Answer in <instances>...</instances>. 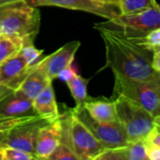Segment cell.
Returning a JSON list of instances; mask_svg holds the SVG:
<instances>
[{
  "instance_id": "6da1fadb",
  "label": "cell",
  "mask_w": 160,
  "mask_h": 160,
  "mask_svg": "<svg viewBox=\"0 0 160 160\" xmlns=\"http://www.w3.org/2000/svg\"><path fill=\"white\" fill-rule=\"evenodd\" d=\"M105 44L106 65L113 74L133 80H145L156 73L152 68L153 52L104 27L95 26Z\"/></svg>"
},
{
  "instance_id": "7a4b0ae2",
  "label": "cell",
  "mask_w": 160,
  "mask_h": 160,
  "mask_svg": "<svg viewBox=\"0 0 160 160\" xmlns=\"http://www.w3.org/2000/svg\"><path fill=\"white\" fill-rule=\"evenodd\" d=\"M0 25L3 34L34 44L39 32L40 12L38 8L28 5L24 0L6 4L0 7Z\"/></svg>"
},
{
  "instance_id": "3957f363",
  "label": "cell",
  "mask_w": 160,
  "mask_h": 160,
  "mask_svg": "<svg viewBox=\"0 0 160 160\" xmlns=\"http://www.w3.org/2000/svg\"><path fill=\"white\" fill-rule=\"evenodd\" d=\"M114 75V87L112 99L123 94L146 109L154 117L160 116V73L145 80L128 79Z\"/></svg>"
},
{
  "instance_id": "277c9868",
  "label": "cell",
  "mask_w": 160,
  "mask_h": 160,
  "mask_svg": "<svg viewBox=\"0 0 160 160\" xmlns=\"http://www.w3.org/2000/svg\"><path fill=\"white\" fill-rule=\"evenodd\" d=\"M112 100L115 103L118 120L127 131L128 142L145 140L156 126L155 117L139 102L123 94L116 96Z\"/></svg>"
},
{
  "instance_id": "5b68a950",
  "label": "cell",
  "mask_w": 160,
  "mask_h": 160,
  "mask_svg": "<svg viewBox=\"0 0 160 160\" xmlns=\"http://www.w3.org/2000/svg\"><path fill=\"white\" fill-rule=\"evenodd\" d=\"M95 26L107 28L130 40H134L143 38L150 31L160 27V10L157 4L141 13H120L112 20L96 23Z\"/></svg>"
},
{
  "instance_id": "8992f818",
  "label": "cell",
  "mask_w": 160,
  "mask_h": 160,
  "mask_svg": "<svg viewBox=\"0 0 160 160\" xmlns=\"http://www.w3.org/2000/svg\"><path fill=\"white\" fill-rule=\"evenodd\" d=\"M71 110L74 115L88 128L106 149L119 148L128 143L127 131L119 120L101 123L92 118L83 106H75Z\"/></svg>"
},
{
  "instance_id": "52a82bcc",
  "label": "cell",
  "mask_w": 160,
  "mask_h": 160,
  "mask_svg": "<svg viewBox=\"0 0 160 160\" xmlns=\"http://www.w3.org/2000/svg\"><path fill=\"white\" fill-rule=\"evenodd\" d=\"M47 123L49 121L38 115L21 123L10 128L4 135L0 141V145H8L33 155L38 134Z\"/></svg>"
},
{
  "instance_id": "ba28073f",
  "label": "cell",
  "mask_w": 160,
  "mask_h": 160,
  "mask_svg": "<svg viewBox=\"0 0 160 160\" xmlns=\"http://www.w3.org/2000/svg\"><path fill=\"white\" fill-rule=\"evenodd\" d=\"M32 7H59L72 10H80L98 15L107 20L118 16L120 8L115 5L105 4L95 0H24Z\"/></svg>"
},
{
  "instance_id": "9c48e42d",
  "label": "cell",
  "mask_w": 160,
  "mask_h": 160,
  "mask_svg": "<svg viewBox=\"0 0 160 160\" xmlns=\"http://www.w3.org/2000/svg\"><path fill=\"white\" fill-rule=\"evenodd\" d=\"M70 134L74 152L80 160H96L106 149L73 112L71 117Z\"/></svg>"
},
{
  "instance_id": "30bf717a",
  "label": "cell",
  "mask_w": 160,
  "mask_h": 160,
  "mask_svg": "<svg viewBox=\"0 0 160 160\" xmlns=\"http://www.w3.org/2000/svg\"><path fill=\"white\" fill-rule=\"evenodd\" d=\"M34 66L29 67L20 53L0 65V100L21 88Z\"/></svg>"
},
{
  "instance_id": "8fae6325",
  "label": "cell",
  "mask_w": 160,
  "mask_h": 160,
  "mask_svg": "<svg viewBox=\"0 0 160 160\" xmlns=\"http://www.w3.org/2000/svg\"><path fill=\"white\" fill-rule=\"evenodd\" d=\"M80 46L81 42L79 40L68 42L53 53L44 56L38 63V67L51 81H53L57 79L58 74L64 68L72 65L75 54Z\"/></svg>"
},
{
  "instance_id": "7c38bea8",
  "label": "cell",
  "mask_w": 160,
  "mask_h": 160,
  "mask_svg": "<svg viewBox=\"0 0 160 160\" xmlns=\"http://www.w3.org/2000/svg\"><path fill=\"white\" fill-rule=\"evenodd\" d=\"M60 118L44 125L40 128L36 140L35 149L33 153L34 158L36 160L49 159L50 156L54 152L60 142Z\"/></svg>"
},
{
  "instance_id": "4fadbf2b",
  "label": "cell",
  "mask_w": 160,
  "mask_h": 160,
  "mask_svg": "<svg viewBox=\"0 0 160 160\" xmlns=\"http://www.w3.org/2000/svg\"><path fill=\"white\" fill-rule=\"evenodd\" d=\"M37 115L33 100L27 98L20 89L0 100V120L22 118Z\"/></svg>"
},
{
  "instance_id": "5bb4252c",
  "label": "cell",
  "mask_w": 160,
  "mask_h": 160,
  "mask_svg": "<svg viewBox=\"0 0 160 160\" xmlns=\"http://www.w3.org/2000/svg\"><path fill=\"white\" fill-rule=\"evenodd\" d=\"M62 105V112H60V121H61V133H60V142L54 152L50 156L48 160H80L76 155L72 145L70 126L72 112L71 108L67 107L65 104Z\"/></svg>"
},
{
  "instance_id": "9a60e30c",
  "label": "cell",
  "mask_w": 160,
  "mask_h": 160,
  "mask_svg": "<svg viewBox=\"0 0 160 160\" xmlns=\"http://www.w3.org/2000/svg\"><path fill=\"white\" fill-rule=\"evenodd\" d=\"M96 160H149L145 140L130 142L127 145L105 149Z\"/></svg>"
},
{
  "instance_id": "2e32d148",
  "label": "cell",
  "mask_w": 160,
  "mask_h": 160,
  "mask_svg": "<svg viewBox=\"0 0 160 160\" xmlns=\"http://www.w3.org/2000/svg\"><path fill=\"white\" fill-rule=\"evenodd\" d=\"M83 107L91 117L98 122L109 123L118 121L115 103L111 98L103 97L94 98L88 97L83 103Z\"/></svg>"
},
{
  "instance_id": "e0dca14e",
  "label": "cell",
  "mask_w": 160,
  "mask_h": 160,
  "mask_svg": "<svg viewBox=\"0 0 160 160\" xmlns=\"http://www.w3.org/2000/svg\"><path fill=\"white\" fill-rule=\"evenodd\" d=\"M33 107L37 115L49 122H53L59 118V105L55 99L52 82L49 83L48 86L33 100Z\"/></svg>"
},
{
  "instance_id": "ac0fdd59",
  "label": "cell",
  "mask_w": 160,
  "mask_h": 160,
  "mask_svg": "<svg viewBox=\"0 0 160 160\" xmlns=\"http://www.w3.org/2000/svg\"><path fill=\"white\" fill-rule=\"evenodd\" d=\"M51 82L52 81L36 64L25 78L20 90L31 100H34Z\"/></svg>"
},
{
  "instance_id": "d6986e66",
  "label": "cell",
  "mask_w": 160,
  "mask_h": 160,
  "mask_svg": "<svg viewBox=\"0 0 160 160\" xmlns=\"http://www.w3.org/2000/svg\"><path fill=\"white\" fill-rule=\"evenodd\" d=\"M29 44L31 43L23 38L2 34L0 36V65L16 56L23 46Z\"/></svg>"
},
{
  "instance_id": "ffe728a7",
  "label": "cell",
  "mask_w": 160,
  "mask_h": 160,
  "mask_svg": "<svg viewBox=\"0 0 160 160\" xmlns=\"http://www.w3.org/2000/svg\"><path fill=\"white\" fill-rule=\"evenodd\" d=\"M91 79H85L79 74L68 81L67 83L72 98L75 100V106H83V103L88 98L87 85Z\"/></svg>"
},
{
  "instance_id": "44dd1931",
  "label": "cell",
  "mask_w": 160,
  "mask_h": 160,
  "mask_svg": "<svg viewBox=\"0 0 160 160\" xmlns=\"http://www.w3.org/2000/svg\"><path fill=\"white\" fill-rule=\"evenodd\" d=\"M158 4L157 0H120L122 14H137L143 12Z\"/></svg>"
},
{
  "instance_id": "7402d4cb",
  "label": "cell",
  "mask_w": 160,
  "mask_h": 160,
  "mask_svg": "<svg viewBox=\"0 0 160 160\" xmlns=\"http://www.w3.org/2000/svg\"><path fill=\"white\" fill-rule=\"evenodd\" d=\"M131 41L143 47L144 49L148 51H151V52L158 51L160 50V27L150 31L143 38L134 39Z\"/></svg>"
},
{
  "instance_id": "603a6c76",
  "label": "cell",
  "mask_w": 160,
  "mask_h": 160,
  "mask_svg": "<svg viewBox=\"0 0 160 160\" xmlns=\"http://www.w3.org/2000/svg\"><path fill=\"white\" fill-rule=\"evenodd\" d=\"M35 159L33 155L8 146L0 145V160H32Z\"/></svg>"
},
{
  "instance_id": "cb8c5ba5",
  "label": "cell",
  "mask_w": 160,
  "mask_h": 160,
  "mask_svg": "<svg viewBox=\"0 0 160 160\" xmlns=\"http://www.w3.org/2000/svg\"><path fill=\"white\" fill-rule=\"evenodd\" d=\"M22 57L25 60L26 64L31 67L38 64L44 56H43V50H38L34 46V44H29L23 46L20 52Z\"/></svg>"
},
{
  "instance_id": "d4e9b609",
  "label": "cell",
  "mask_w": 160,
  "mask_h": 160,
  "mask_svg": "<svg viewBox=\"0 0 160 160\" xmlns=\"http://www.w3.org/2000/svg\"><path fill=\"white\" fill-rule=\"evenodd\" d=\"M38 115H34V116H26V117H22V118H13V119H2L0 120V141L1 139L4 137V135L13 127L26 122L34 117H36Z\"/></svg>"
},
{
  "instance_id": "484cf974",
  "label": "cell",
  "mask_w": 160,
  "mask_h": 160,
  "mask_svg": "<svg viewBox=\"0 0 160 160\" xmlns=\"http://www.w3.org/2000/svg\"><path fill=\"white\" fill-rule=\"evenodd\" d=\"M145 142L160 147V128L157 125L155 126L153 130L149 133V135L145 139Z\"/></svg>"
},
{
  "instance_id": "4316f807",
  "label": "cell",
  "mask_w": 160,
  "mask_h": 160,
  "mask_svg": "<svg viewBox=\"0 0 160 160\" xmlns=\"http://www.w3.org/2000/svg\"><path fill=\"white\" fill-rule=\"evenodd\" d=\"M78 73L75 71V69L72 68V65L64 68L57 76V79H60L62 81H64L65 82H68V81H70L72 78H74Z\"/></svg>"
},
{
  "instance_id": "83f0119b",
  "label": "cell",
  "mask_w": 160,
  "mask_h": 160,
  "mask_svg": "<svg viewBox=\"0 0 160 160\" xmlns=\"http://www.w3.org/2000/svg\"><path fill=\"white\" fill-rule=\"evenodd\" d=\"M147 143V155L149 160H160V147L152 143Z\"/></svg>"
},
{
  "instance_id": "f1b7e54d",
  "label": "cell",
  "mask_w": 160,
  "mask_h": 160,
  "mask_svg": "<svg viewBox=\"0 0 160 160\" xmlns=\"http://www.w3.org/2000/svg\"><path fill=\"white\" fill-rule=\"evenodd\" d=\"M152 68L160 73V50L153 52V59H152Z\"/></svg>"
},
{
  "instance_id": "f546056e",
  "label": "cell",
  "mask_w": 160,
  "mask_h": 160,
  "mask_svg": "<svg viewBox=\"0 0 160 160\" xmlns=\"http://www.w3.org/2000/svg\"><path fill=\"white\" fill-rule=\"evenodd\" d=\"M98 2L105 3V4H111V5H115V6H120V0H95Z\"/></svg>"
},
{
  "instance_id": "4dcf8cb0",
  "label": "cell",
  "mask_w": 160,
  "mask_h": 160,
  "mask_svg": "<svg viewBox=\"0 0 160 160\" xmlns=\"http://www.w3.org/2000/svg\"><path fill=\"white\" fill-rule=\"evenodd\" d=\"M16 1H21V0H0V7L6 4H9L12 2H16Z\"/></svg>"
},
{
  "instance_id": "1f68e13d",
  "label": "cell",
  "mask_w": 160,
  "mask_h": 160,
  "mask_svg": "<svg viewBox=\"0 0 160 160\" xmlns=\"http://www.w3.org/2000/svg\"><path fill=\"white\" fill-rule=\"evenodd\" d=\"M155 123L157 126H158L160 128V116H158V117H155Z\"/></svg>"
},
{
  "instance_id": "d6a6232c",
  "label": "cell",
  "mask_w": 160,
  "mask_h": 160,
  "mask_svg": "<svg viewBox=\"0 0 160 160\" xmlns=\"http://www.w3.org/2000/svg\"><path fill=\"white\" fill-rule=\"evenodd\" d=\"M3 34V32H2V28H1V25H0V36Z\"/></svg>"
},
{
  "instance_id": "836d02e7",
  "label": "cell",
  "mask_w": 160,
  "mask_h": 160,
  "mask_svg": "<svg viewBox=\"0 0 160 160\" xmlns=\"http://www.w3.org/2000/svg\"><path fill=\"white\" fill-rule=\"evenodd\" d=\"M158 8H159V10H160V4H159V3H158Z\"/></svg>"
}]
</instances>
